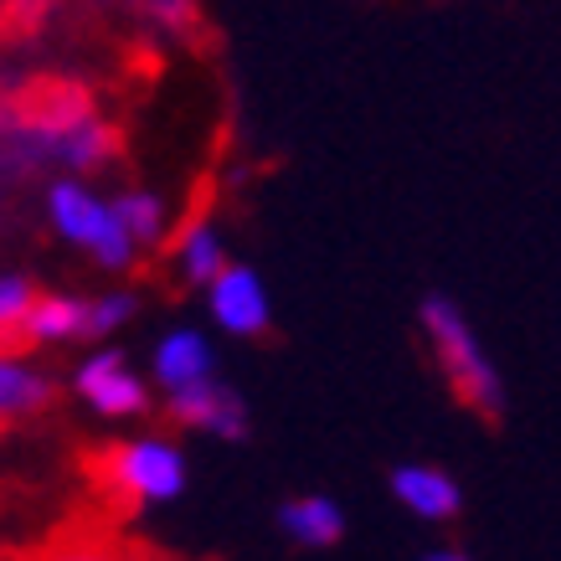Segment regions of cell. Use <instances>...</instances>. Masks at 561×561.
Masks as SVG:
<instances>
[{"mask_svg": "<svg viewBox=\"0 0 561 561\" xmlns=\"http://www.w3.org/2000/svg\"><path fill=\"white\" fill-rule=\"evenodd\" d=\"M114 217L124 221V232H129L135 248H150V242L165 238V202L150 196V191H124L114 202Z\"/></svg>", "mask_w": 561, "mask_h": 561, "instance_id": "cell-13", "label": "cell"}, {"mask_svg": "<svg viewBox=\"0 0 561 561\" xmlns=\"http://www.w3.org/2000/svg\"><path fill=\"white\" fill-rule=\"evenodd\" d=\"M47 397H51L47 376L0 351V417H26V412H36Z\"/></svg>", "mask_w": 561, "mask_h": 561, "instance_id": "cell-11", "label": "cell"}, {"mask_svg": "<svg viewBox=\"0 0 561 561\" xmlns=\"http://www.w3.org/2000/svg\"><path fill=\"white\" fill-rule=\"evenodd\" d=\"M278 526L299 546H335L345 536V511L330 494H299L278 511Z\"/></svg>", "mask_w": 561, "mask_h": 561, "instance_id": "cell-9", "label": "cell"}, {"mask_svg": "<svg viewBox=\"0 0 561 561\" xmlns=\"http://www.w3.org/2000/svg\"><path fill=\"white\" fill-rule=\"evenodd\" d=\"M72 391H78L99 417H139V412L150 408L145 376H139L135 366H129V356H119V351L88 356L83 366H78V376H72Z\"/></svg>", "mask_w": 561, "mask_h": 561, "instance_id": "cell-5", "label": "cell"}, {"mask_svg": "<svg viewBox=\"0 0 561 561\" xmlns=\"http://www.w3.org/2000/svg\"><path fill=\"white\" fill-rule=\"evenodd\" d=\"M150 371H154V381H160L165 391L191 387V381H206V376H217V351H211V341H206L202 330L181 324V330H171L165 341L154 345Z\"/></svg>", "mask_w": 561, "mask_h": 561, "instance_id": "cell-8", "label": "cell"}, {"mask_svg": "<svg viewBox=\"0 0 561 561\" xmlns=\"http://www.w3.org/2000/svg\"><path fill=\"white\" fill-rule=\"evenodd\" d=\"M202 289H206V309H211L217 330H227V335H263L268 330L273 299L248 263H221Z\"/></svg>", "mask_w": 561, "mask_h": 561, "instance_id": "cell-4", "label": "cell"}, {"mask_svg": "<svg viewBox=\"0 0 561 561\" xmlns=\"http://www.w3.org/2000/svg\"><path fill=\"white\" fill-rule=\"evenodd\" d=\"M51 561H108V557H99V551H57Z\"/></svg>", "mask_w": 561, "mask_h": 561, "instance_id": "cell-17", "label": "cell"}, {"mask_svg": "<svg viewBox=\"0 0 561 561\" xmlns=\"http://www.w3.org/2000/svg\"><path fill=\"white\" fill-rule=\"evenodd\" d=\"M21 330H26L32 341H78V335H88V299L42 294V299H32Z\"/></svg>", "mask_w": 561, "mask_h": 561, "instance_id": "cell-10", "label": "cell"}, {"mask_svg": "<svg viewBox=\"0 0 561 561\" xmlns=\"http://www.w3.org/2000/svg\"><path fill=\"white\" fill-rule=\"evenodd\" d=\"M47 211H51V227L83 248L93 263L103 268H129L135 263V242L124 232V221L114 217V202H103L99 191H88L83 181H57L47 191Z\"/></svg>", "mask_w": 561, "mask_h": 561, "instance_id": "cell-2", "label": "cell"}, {"mask_svg": "<svg viewBox=\"0 0 561 561\" xmlns=\"http://www.w3.org/2000/svg\"><path fill=\"white\" fill-rule=\"evenodd\" d=\"M32 284L21 278V273H0V335H11V330H21V320H26V309H32Z\"/></svg>", "mask_w": 561, "mask_h": 561, "instance_id": "cell-14", "label": "cell"}, {"mask_svg": "<svg viewBox=\"0 0 561 561\" xmlns=\"http://www.w3.org/2000/svg\"><path fill=\"white\" fill-rule=\"evenodd\" d=\"M129 320H135V299H129V294H103V299H88V335L124 330Z\"/></svg>", "mask_w": 561, "mask_h": 561, "instance_id": "cell-15", "label": "cell"}, {"mask_svg": "<svg viewBox=\"0 0 561 561\" xmlns=\"http://www.w3.org/2000/svg\"><path fill=\"white\" fill-rule=\"evenodd\" d=\"M227 263V248H221V232L211 221H191L181 242H175V268L186 273L191 284H206L211 273Z\"/></svg>", "mask_w": 561, "mask_h": 561, "instance_id": "cell-12", "label": "cell"}, {"mask_svg": "<svg viewBox=\"0 0 561 561\" xmlns=\"http://www.w3.org/2000/svg\"><path fill=\"white\" fill-rule=\"evenodd\" d=\"M108 474L139 505H171V500L186 494L191 469H186V454L171 438H129L114 448Z\"/></svg>", "mask_w": 561, "mask_h": 561, "instance_id": "cell-3", "label": "cell"}, {"mask_svg": "<svg viewBox=\"0 0 561 561\" xmlns=\"http://www.w3.org/2000/svg\"><path fill=\"white\" fill-rule=\"evenodd\" d=\"M417 320H423L427 341L438 351V366H443V376L454 381V391H459L469 408L484 412V417H500V412H505V387H500V371H494V360L484 356L479 335L469 330V320H463V309L454 305V299H443V294H427L423 309H417Z\"/></svg>", "mask_w": 561, "mask_h": 561, "instance_id": "cell-1", "label": "cell"}, {"mask_svg": "<svg viewBox=\"0 0 561 561\" xmlns=\"http://www.w3.org/2000/svg\"><path fill=\"white\" fill-rule=\"evenodd\" d=\"M391 494L417 520H454L463 511V494L454 484V474H443L433 463H402V469H391Z\"/></svg>", "mask_w": 561, "mask_h": 561, "instance_id": "cell-7", "label": "cell"}, {"mask_svg": "<svg viewBox=\"0 0 561 561\" xmlns=\"http://www.w3.org/2000/svg\"><path fill=\"white\" fill-rule=\"evenodd\" d=\"M165 397H171L175 423L196 427V433H211V438H227V443L248 438V408H242V397L232 387H221L217 376L191 381V387H175V391H165Z\"/></svg>", "mask_w": 561, "mask_h": 561, "instance_id": "cell-6", "label": "cell"}, {"mask_svg": "<svg viewBox=\"0 0 561 561\" xmlns=\"http://www.w3.org/2000/svg\"><path fill=\"white\" fill-rule=\"evenodd\" d=\"M417 561H469L463 551H427V557H417Z\"/></svg>", "mask_w": 561, "mask_h": 561, "instance_id": "cell-18", "label": "cell"}, {"mask_svg": "<svg viewBox=\"0 0 561 561\" xmlns=\"http://www.w3.org/2000/svg\"><path fill=\"white\" fill-rule=\"evenodd\" d=\"M145 5H150V16L160 26H191V16H196L191 0H145Z\"/></svg>", "mask_w": 561, "mask_h": 561, "instance_id": "cell-16", "label": "cell"}]
</instances>
